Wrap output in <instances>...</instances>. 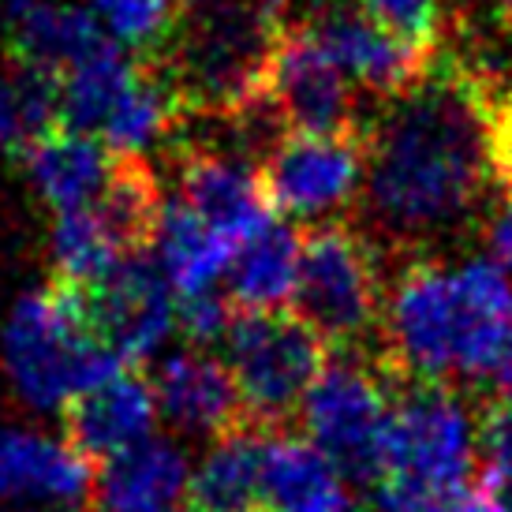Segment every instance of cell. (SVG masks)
Listing matches in <instances>:
<instances>
[{
	"label": "cell",
	"mask_w": 512,
	"mask_h": 512,
	"mask_svg": "<svg viewBox=\"0 0 512 512\" xmlns=\"http://www.w3.org/2000/svg\"><path fill=\"white\" fill-rule=\"evenodd\" d=\"M501 512H512V505H505V509H501Z\"/></svg>",
	"instance_id": "35"
},
{
	"label": "cell",
	"mask_w": 512,
	"mask_h": 512,
	"mask_svg": "<svg viewBox=\"0 0 512 512\" xmlns=\"http://www.w3.org/2000/svg\"><path fill=\"white\" fill-rule=\"evenodd\" d=\"M135 75H139V57L124 53L113 42L79 60L75 68L60 75V128L101 139V131L131 90Z\"/></svg>",
	"instance_id": "25"
},
{
	"label": "cell",
	"mask_w": 512,
	"mask_h": 512,
	"mask_svg": "<svg viewBox=\"0 0 512 512\" xmlns=\"http://www.w3.org/2000/svg\"><path fill=\"white\" fill-rule=\"evenodd\" d=\"M72 292V288H68ZM90 337L124 367L150 359L176 329V299L157 262L146 255L120 258L90 288L75 292Z\"/></svg>",
	"instance_id": "9"
},
{
	"label": "cell",
	"mask_w": 512,
	"mask_h": 512,
	"mask_svg": "<svg viewBox=\"0 0 512 512\" xmlns=\"http://www.w3.org/2000/svg\"><path fill=\"white\" fill-rule=\"evenodd\" d=\"M180 0H90L105 38L135 57H157L172 34Z\"/></svg>",
	"instance_id": "28"
},
{
	"label": "cell",
	"mask_w": 512,
	"mask_h": 512,
	"mask_svg": "<svg viewBox=\"0 0 512 512\" xmlns=\"http://www.w3.org/2000/svg\"><path fill=\"white\" fill-rule=\"evenodd\" d=\"M270 202L285 217H326L367 180V135H285L262 161Z\"/></svg>",
	"instance_id": "10"
},
{
	"label": "cell",
	"mask_w": 512,
	"mask_h": 512,
	"mask_svg": "<svg viewBox=\"0 0 512 512\" xmlns=\"http://www.w3.org/2000/svg\"><path fill=\"white\" fill-rule=\"evenodd\" d=\"M501 8H505V12H509V19H512V0H498Z\"/></svg>",
	"instance_id": "34"
},
{
	"label": "cell",
	"mask_w": 512,
	"mask_h": 512,
	"mask_svg": "<svg viewBox=\"0 0 512 512\" xmlns=\"http://www.w3.org/2000/svg\"><path fill=\"white\" fill-rule=\"evenodd\" d=\"M90 210L101 221L105 236L113 240V247L120 251V258L146 255L154 247L161 210H165V195H161L157 176L146 165V157H116L109 184Z\"/></svg>",
	"instance_id": "24"
},
{
	"label": "cell",
	"mask_w": 512,
	"mask_h": 512,
	"mask_svg": "<svg viewBox=\"0 0 512 512\" xmlns=\"http://www.w3.org/2000/svg\"><path fill=\"white\" fill-rule=\"evenodd\" d=\"M479 445V423H471L449 385L404 382L393 404V434H389V475L430 490H460L471 486V464Z\"/></svg>",
	"instance_id": "8"
},
{
	"label": "cell",
	"mask_w": 512,
	"mask_h": 512,
	"mask_svg": "<svg viewBox=\"0 0 512 512\" xmlns=\"http://www.w3.org/2000/svg\"><path fill=\"white\" fill-rule=\"evenodd\" d=\"M187 456L165 438H146L128 453L98 464L94 505L101 512H172L187 498Z\"/></svg>",
	"instance_id": "19"
},
{
	"label": "cell",
	"mask_w": 512,
	"mask_h": 512,
	"mask_svg": "<svg viewBox=\"0 0 512 512\" xmlns=\"http://www.w3.org/2000/svg\"><path fill=\"white\" fill-rule=\"evenodd\" d=\"M389 370L367 367L352 356L329 359L303 400L307 438L329 456V464L344 479L378 486L389 475V434H393V404Z\"/></svg>",
	"instance_id": "5"
},
{
	"label": "cell",
	"mask_w": 512,
	"mask_h": 512,
	"mask_svg": "<svg viewBox=\"0 0 512 512\" xmlns=\"http://www.w3.org/2000/svg\"><path fill=\"white\" fill-rule=\"evenodd\" d=\"M329 512H356V509H352V501H344V505H337V509H329Z\"/></svg>",
	"instance_id": "33"
},
{
	"label": "cell",
	"mask_w": 512,
	"mask_h": 512,
	"mask_svg": "<svg viewBox=\"0 0 512 512\" xmlns=\"http://www.w3.org/2000/svg\"><path fill=\"white\" fill-rule=\"evenodd\" d=\"M49 262H53V285L60 288H90L120 262V251L105 236L94 210L57 214L49 232Z\"/></svg>",
	"instance_id": "27"
},
{
	"label": "cell",
	"mask_w": 512,
	"mask_h": 512,
	"mask_svg": "<svg viewBox=\"0 0 512 512\" xmlns=\"http://www.w3.org/2000/svg\"><path fill=\"white\" fill-rule=\"evenodd\" d=\"M382 367L397 382H441L494 374L512 344V285L486 262L445 270L415 258L385 307Z\"/></svg>",
	"instance_id": "2"
},
{
	"label": "cell",
	"mask_w": 512,
	"mask_h": 512,
	"mask_svg": "<svg viewBox=\"0 0 512 512\" xmlns=\"http://www.w3.org/2000/svg\"><path fill=\"white\" fill-rule=\"evenodd\" d=\"M172 512H176V509H172ZM184 512H191V509H184Z\"/></svg>",
	"instance_id": "36"
},
{
	"label": "cell",
	"mask_w": 512,
	"mask_h": 512,
	"mask_svg": "<svg viewBox=\"0 0 512 512\" xmlns=\"http://www.w3.org/2000/svg\"><path fill=\"white\" fill-rule=\"evenodd\" d=\"M0 27L12 64L64 75L109 42L98 15L68 0H4Z\"/></svg>",
	"instance_id": "17"
},
{
	"label": "cell",
	"mask_w": 512,
	"mask_h": 512,
	"mask_svg": "<svg viewBox=\"0 0 512 512\" xmlns=\"http://www.w3.org/2000/svg\"><path fill=\"white\" fill-rule=\"evenodd\" d=\"M486 251L501 273L512 270V191L486 214Z\"/></svg>",
	"instance_id": "31"
},
{
	"label": "cell",
	"mask_w": 512,
	"mask_h": 512,
	"mask_svg": "<svg viewBox=\"0 0 512 512\" xmlns=\"http://www.w3.org/2000/svg\"><path fill=\"white\" fill-rule=\"evenodd\" d=\"M359 8L397 42L430 57L441 38V0H359Z\"/></svg>",
	"instance_id": "29"
},
{
	"label": "cell",
	"mask_w": 512,
	"mask_h": 512,
	"mask_svg": "<svg viewBox=\"0 0 512 512\" xmlns=\"http://www.w3.org/2000/svg\"><path fill=\"white\" fill-rule=\"evenodd\" d=\"M60 128V75L15 64L0 79V154L23 161L34 143Z\"/></svg>",
	"instance_id": "26"
},
{
	"label": "cell",
	"mask_w": 512,
	"mask_h": 512,
	"mask_svg": "<svg viewBox=\"0 0 512 512\" xmlns=\"http://www.w3.org/2000/svg\"><path fill=\"white\" fill-rule=\"evenodd\" d=\"M296 314L333 348H356L382 318L378 255L352 225H314L303 236Z\"/></svg>",
	"instance_id": "7"
},
{
	"label": "cell",
	"mask_w": 512,
	"mask_h": 512,
	"mask_svg": "<svg viewBox=\"0 0 512 512\" xmlns=\"http://www.w3.org/2000/svg\"><path fill=\"white\" fill-rule=\"evenodd\" d=\"M236 303L228 296H221L217 288H206V292H195V296H184L180 307H176V326L191 344H217L228 337V329L236 322Z\"/></svg>",
	"instance_id": "30"
},
{
	"label": "cell",
	"mask_w": 512,
	"mask_h": 512,
	"mask_svg": "<svg viewBox=\"0 0 512 512\" xmlns=\"http://www.w3.org/2000/svg\"><path fill=\"white\" fill-rule=\"evenodd\" d=\"M180 202L236 247L277 217L262 165L206 146L180 150Z\"/></svg>",
	"instance_id": "13"
},
{
	"label": "cell",
	"mask_w": 512,
	"mask_h": 512,
	"mask_svg": "<svg viewBox=\"0 0 512 512\" xmlns=\"http://www.w3.org/2000/svg\"><path fill=\"white\" fill-rule=\"evenodd\" d=\"M509 191L512 94L483 83L464 60L430 68L389 101L367 139V214L404 243L460 232Z\"/></svg>",
	"instance_id": "1"
},
{
	"label": "cell",
	"mask_w": 512,
	"mask_h": 512,
	"mask_svg": "<svg viewBox=\"0 0 512 512\" xmlns=\"http://www.w3.org/2000/svg\"><path fill=\"white\" fill-rule=\"evenodd\" d=\"M299 258H303V240L281 217H273L255 236H247L228 266V299L236 303V311H285V303L296 296Z\"/></svg>",
	"instance_id": "20"
},
{
	"label": "cell",
	"mask_w": 512,
	"mask_h": 512,
	"mask_svg": "<svg viewBox=\"0 0 512 512\" xmlns=\"http://www.w3.org/2000/svg\"><path fill=\"white\" fill-rule=\"evenodd\" d=\"M150 389L157 400V415L184 434L217 441L251 423L228 363L199 348L161 359L150 374Z\"/></svg>",
	"instance_id": "14"
},
{
	"label": "cell",
	"mask_w": 512,
	"mask_h": 512,
	"mask_svg": "<svg viewBox=\"0 0 512 512\" xmlns=\"http://www.w3.org/2000/svg\"><path fill=\"white\" fill-rule=\"evenodd\" d=\"M19 165L45 206H53L57 214H75L101 199L116 157L94 135L57 128L42 143L30 146Z\"/></svg>",
	"instance_id": "18"
},
{
	"label": "cell",
	"mask_w": 512,
	"mask_h": 512,
	"mask_svg": "<svg viewBox=\"0 0 512 512\" xmlns=\"http://www.w3.org/2000/svg\"><path fill=\"white\" fill-rule=\"evenodd\" d=\"M292 34L288 0H180L157 57L184 116L228 120L270 98L273 68Z\"/></svg>",
	"instance_id": "3"
},
{
	"label": "cell",
	"mask_w": 512,
	"mask_h": 512,
	"mask_svg": "<svg viewBox=\"0 0 512 512\" xmlns=\"http://www.w3.org/2000/svg\"><path fill=\"white\" fill-rule=\"evenodd\" d=\"M344 501L341 471L311 438L270 430L262 456V512H329Z\"/></svg>",
	"instance_id": "21"
},
{
	"label": "cell",
	"mask_w": 512,
	"mask_h": 512,
	"mask_svg": "<svg viewBox=\"0 0 512 512\" xmlns=\"http://www.w3.org/2000/svg\"><path fill=\"white\" fill-rule=\"evenodd\" d=\"M157 270L169 281L176 296H195L206 288H217L221 277H228L236 243L225 240L221 232L195 217L180 199H165L161 210V225L154 236Z\"/></svg>",
	"instance_id": "23"
},
{
	"label": "cell",
	"mask_w": 512,
	"mask_h": 512,
	"mask_svg": "<svg viewBox=\"0 0 512 512\" xmlns=\"http://www.w3.org/2000/svg\"><path fill=\"white\" fill-rule=\"evenodd\" d=\"M270 430L247 427L214 441L191 471L187 509L191 512H262V456Z\"/></svg>",
	"instance_id": "22"
},
{
	"label": "cell",
	"mask_w": 512,
	"mask_h": 512,
	"mask_svg": "<svg viewBox=\"0 0 512 512\" xmlns=\"http://www.w3.org/2000/svg\"><path fill=\"white\" fill-rule=\"evenodd\" d=\"M157 400L146 378L120 370L64 408V441L94 468L143 445L154 434Z\"/></svg>",
	"instance_id": "15"
},
{
	"label": "cell",
	"mask_w": 512,
	"mask_h": 512,
	"mask_svg": "<svg viewBox=\"0 0 512 512\" xmlns=\"http://www.w3.org/2000/svg\"><path fill=\"white\" fill-rule=\"evenodd\" d=\"M98 468L68 441L38 430H0V501L79 509L94 501Z\"/></svg>",
	"instance_id": "16"
},
{
	"label": "cell",
	"mask_w": 512,
	"mask_h": 512,
	"mask_svg": "<svg viewBox=\"0 0 512 512\" xmlns=\"http://www.w3.org/2000/svg\"><path fill=\"white\" fill-rule=\"evenodd\" d=\"M225 352L247 419L262 430H277L299 412L329 363V344L296 311H240L225 337Z\"/></svg>",
	"instance_id": "6"
},
{
	"label": "cell",
	"mask_w": 512,
	"mask_h": 512,
	"mask_svg": "<svg viewBox=\"0 0 512 512\" xmlns=\"http://www.w3.org/2000/svg\"><path fill=\"white\" fill-rule=\"evenodd\" d=\"M0 359L15 397L34 412H64L90 385L128 370L90 337L75 292L60 285L19 296L0 333Z\"/></svg>",
	"instance_id": "4"
},
{
	"label": "cell",
	"mask_w": 512,
	"mask_h": 512,
	"mask_svg": "<svg viewBox=\"0 0 512 512\" xmlns=\"http://www.w3.org/2000/svg\"><path fill=\"white\" fill-rule=\"evenodd\" d=\"M494 382H498V400H505V404H512V344L505 348V356H501V363L494 367Z\"/></svg>",
	"instance_id": "32"
},
{
	"label": "cell",
	"mask_w": 512,
	"mask_h": 512,
	"mask_svg": "<svg viewBox=\"0 0 512 512\" xmlns=\"http://www.w3.org/2000/svg\"><path fill=\"white\" fill-rule=\"evenodd\" d=\"M270 101L285 120L288 135H363L348 75L314 45L303 27H292L281 45Z\"/></svg>",
	"instance_id": "12"
},
{
	"label": "cell",
	"mask_w": 512,
	"mask_h": 512,
	"mask_svg": "<svg viewBox=\"0 0 512 512\" xmlns=\"http://www.w3.org/2000/svg\"><path fill=\"white\" fill-rule=\"evenodd\" d=\"M314 45L326 53L348 79L363 83L374 94L393 101L408 94L415 83H423L430 72V57L415 53L412 45L385 34L363 8H352L344 0H329L303 23Z\"/></svg>",
	"instance_id": "11"
}]
</instances>
